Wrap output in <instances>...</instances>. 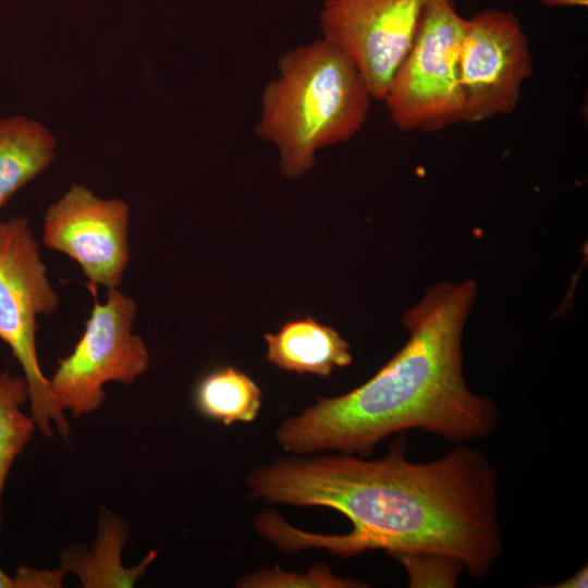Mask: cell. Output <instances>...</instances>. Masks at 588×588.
Listing matches in <instances>:
<instances>
[{"mask_svg": "<svg viewBox=\"0 0 588 588\" xmlns=\"http://www.w3.org/2000/svg\"><path fill=\"white\" fill-rule=\"evenodd\" d=\"M248 488L271 503L333 509L353 525L347 534L324 535L299 530L272 512L258 515V534L283 551L441 554L483 578L502 549L495 470L480 451L462 444L427 463L406 458L403 438L376 461L352 454L279 461L253 471Z\"/></svg>", "mask_w": 588, "mask_h": 588, "instance_id": "cell-1", "label": "cell"}, {"mask_svg": "<svg viewBox=\"0 0 588 588\" xmlns=\"http://www.w3.org/2000/svg\"><path fill=\"white\" fill-rule=\"evenodd\" d=\"M475 295L471 280L432 286L403 318L409 339L402 350L358 388L319 399L284 420L279 444L297 454L369 455L381 440L407 429L454 443L492 432L495 405L470 392L463 377L462 333Z\"/></svg>", "mask_w": 588, "mask_h": 588, "instance_id": "cell-2", "label": "cell"}, {"mask_svg": "<svg viewBox=\"0 0 588 588\" xmlns=\"http://www.w3.org/2000/svg\"><path fill=\"white\" fill-rule=\"evenodd\" d=\"M371 100L354 63L319 38L279 58L278 75L261 94L255 134L277 147L282 173L298 179L319 149L362 130Z\"/></svg>", "mask_w": 588, "mask_h": 588, "instance_id": "cell-3", "label": "cell"}, {"mask_svg": "<svg viewBox=\"0 0 588 588\" xmlns=\"http://www.w3.org/2000/svg\"><path fill=\"white\" fill-rule=\"evenodd\" d=\"M58 305V295L27 220H0V340L23 368L36 428L51 437L53 422L59 433L68 438L70 425L51 394L36 352V320L53 314Z\"/></svg>", "mask_w": 588, "mask_h": 588, "instance_id": "cell-4", "label": "cell"}, {"mask_svg": "<svg viewBox=\"0 0 588 588\" xmlns=\"http://www.w3.org/2000/svg\"><path fill=\"white\" fill-rule=\"evenodd\" d=\"M466 19L453 0H430L384 99L402 131L434 132L463 121L458 58Z\"/></svg>", "mask_w": 588, "mask_h": 588, "instance_id": "cell-5", "label": "cell"}, {"mask_svg": "<svg viewBox=\"0 0 588 588\" xmlns=\"http://www.w3.org/2000/svg\"><path fill=\"white\" fill-rule=\"evenodd\" d=\"M136 311L135 301L118 287L108 289L106 302L95 299L83 335L49 380L62 411L76 417L95 412L105 401L107 382L131 384L147 371V347L133 333Z\"/></svg>", "mask_w": 588, "mask_h": 588, "instance_id": "cell-6", "label": "cell"}, {"mask_svg": "<svg viewBox=\"0 0 588 588\" xmlns=\"http://www.w3.org/2000/svg\"><path fill=\"white\" fill-rule=\"evenodd\" d=\"M463 121L480 123L511 113L532 73L527 36L518 19L498 9L466 19L458 58Z\"/></svg>", "mask_w": 588, "mask_h": 588, "instance_id": "cell-7", "label": "cell"}, {"mask_svg": "<svg viewBox=\"0 0 588 588\" xmlns=\"http://www.w3.org/2000/svg\"><path fill=\"white\" fill-rule=\"evenodd\" d=\"M429 1L323 0L321 38L354 63L372 99L382 101Z\"/></svg>", "mask_w": 588, "mask_h": 588, "instance_id": "cell-8", "label": "cell"}, {"mask_svg": "<svg viewBox=\"0 0 588 588\" xmlns=\"http://www.w3.org/2000/svg\"><path fill=\"white\" fill-rule=\"evenodd\" d=\"M128 221L123 200L103 199L72 184L47 209L42 242L75 260L89 285L118 287L130 260Z\"/></svg>", "mask_w": 588, "mask_h": 588, "instance_id": "cell-9", "label": "cell"}, {"mask_svg": "<svg viewBox=\"0 0 588 588\" xmlns=\"http://www.w3.org/2000/svg\"><path fill=\"white\" fill-rule=\"evenodd\" d=\"M265 339L268 360L290 371L327 377L334 368L352 363L348 343L334 329L311 318L286 322Z\"/></svg>", "mask_w": 588, "mask_h": 588, "instance_id": "cell-10", "label": "cell"}, {"mask_svg": "<svg viewBox=\"0 0 588 588\" xmlns=\"http://www.w3.org/2000/svg\"><path fill=\"white\" fill-rule=\"evenodd\" d=\"M57 140L40 122L0 118V208L56 159Z\"/></svg>", "mask_w": 588, "mask_h": 588, "instance_id": "cell-11", "label": "cell"}, {"mask_svg": "<svg viewBox=\"0 0 588 588\" xmlns=\"http://www.w3.org/2000/svg\"><path fill=\"white\" fill-rule=\"evenodd\" d=\"M195 403L206 417L229 426L236 421H253L261 406V391L245 373L225 367L200 380Z\"/></svg>", "mask_w": 588, "mask_h": 588, "instance_id": "cell-12", "label": "cell"}, {"mask_svg": "<svg viewBox=\"0 0 588 588\" xmlns=\"http://www.w3.org/2000/svg\"><path fill=\"white\" fill-rule=\"evenodd\" d=\"M28 399V385L24 377L0 375V524L1 497L8 473L26 443L36 425L21 406Z\"/></svg>", "mask_w": 588, "mask_h": 588, "instance_id": "cell-13", "label": "cell"}, {"mask_svg": "<svg viewBox=\"0 0 588 588\" xmlns=\"http://www.w3.org/2000/svg\"><path fill=\"white\" fill-rule=\"evenodd\" d=\"M240 587H364L359 581L336 577L326 566H314L306 574H291L275 567L261 569L238 581Z\"/></svg>", "mask_w": 588, "mask_h": 588, "instance_id": "cell-14", "label": "cell"}, {"mask_svg": "<svg viewBox=\"0 0 588 588\" xmlns=\"http://www.w3.org/2000/svg\"><path fill=\"white\" fill-rule=\"evenodd\" d=\"M409 576L411 587H454L463 564L441 554L419 553L395 555Z\"/></svg>", "mask_w": 588, "mask_h": 588, "instance_id": "cell-15", "label": "cell"}, {"mask_svg": "<svg viewBox=\"0 0 588 588\" xmlns=\"http://www.w3.org/2000/svg\"><path fill=\"white\" fill-rule=\"evenodd\" d=\"M588 583V567L585 565V567L580 568L578 572H576L574 575H572L569 578H567L564 581L559 583L558 585H554L555 588H580V587H587Z\"/></svg>", "mask_w": 588, "mask_h": 588, "instance_id": "cell-16", "label": "cell"}, {"mask_svg": "<svg viewBox=\"0 0 588 588\" xmlns=\"http://www.w3.org/2000/svg\"><path fill=\"white\" fill-rule=\"evenodd\" d=\"M0 588H19V581L15 575L14 577H10L0 569Z\"/></svg>", "mask_w": 588, "mask_h": 588, "instance_id": "cell-17", "label": "cell"}]
</instances>
